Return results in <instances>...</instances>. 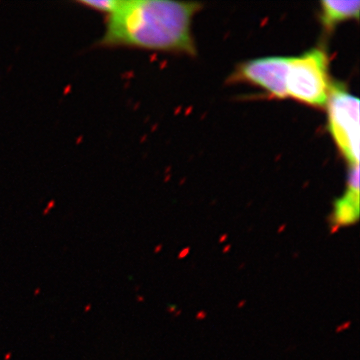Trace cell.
Wrapping results in <instances>:
<instances>
[{
  "label": "cell",
  "instance_id": "6da1fadb",
  "mask_svg": "<svg viewBox=\"0 0 360 360\" xmlns=\"http://www.w3.org/2000/svg\"><path fill=\"white\" fill-rule=\"evenodd\" d=\"M201 5L169 0H119L98 45L195 53L192 20Z\"/></svg>",
  "mask_w": 360,
  "mask_h": 360
},
{
  "label": "cell",
  "instance_id": "7a4b0ae2",
  "mask_svg": "<svg viewBox=\"0 0 360 360\" xmlns=\"http://www.w3.org/2000/svg\"><path fill=\"white\" fill-rule=\"evenodd\" d=\"M326 53L312 49L300 56L290 57L287 73V98L311 106L323 107L327 103L332 84Z\"/></svg>",
  "mask_w": 360,
  "mask_h": 360
},
{
  "label": "cell",
  "instance_id": "3957f363",
  "mask_svg": "<svg viewBox=\"0 0 360 360\" xmlns=\"http://www.w3.org/2000/svg\"><path fill=\"white\" fill-rule=\"evenodd\" d=\"M325 106L329 133L338 149L351 167L359 166V99L332 84Z\"/></svg>",
  "mask_w": 360,
  "mask_h": 360
},
{
  "label": "cell",
  "instance_id": "277c9868",
  "mask_svg": "<svg viewBox=\"0 0 360 360\" xmlns=\"http://www.w3.org/2000/svg\"><path fill=\"white\" fill-rule=\"evenodd\" d=\"M290 57L269 56L249 60L239 66L236 78L262 88L277 98H287L286 82Z\"/></svg>",
  "mask_w": 360,
  "mask_h": 360
},
{
  "label": "cell",
  "instance_id": "5b68a950",
  "mask_svg": "<svg viewBox=\"0 0 360 360\" xmlns=\"http://www.w3.org/2000/svg\"><path fill=\"white\" fill-rule=\"evenodd\" d=\"M359 217V166L350 169L344 194L334 203L332 224L335 227L354 224Z\"/></svg>",
  "mask_w": 360,
  "mask_h": 360
},
{
  "label": "cell",
  "instance_id": "8992f818",
  "mask_svg": "<svg viewBox=\"0 0 360 360\" xmlns=\"http://www.w3.org/2000/svg\"><path fill=\"white\" fill-rule=\"evenodd\" d=\"M321 22L327 30H332L338 23L349 19H358L360 1H332L325 0L320 3Z\"/></svg>",
  "mask_w": 360,
  "mask_h": 360
},
{
  "label": "cell",
  "instance_id": "52a82bcc",
  "mask_svg": "<svg viewBox=\"0 0 360 360\" xmlns=\"http://www.w3.org/2000/svg\"><path fill=\"white\" fill-rule=\"evenodd\" d=\"M119 0H83L77 1V4L83 6L84 8L93 11L103 13L104 15H110L116 9Z\"/></svg>",
  "mask_w": 360,
  "mask_h": 360
}]
</instances>
